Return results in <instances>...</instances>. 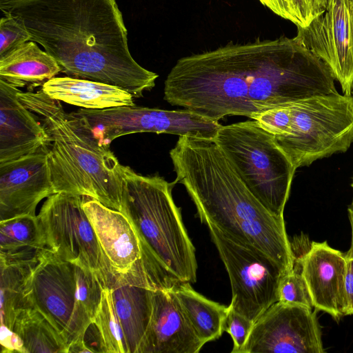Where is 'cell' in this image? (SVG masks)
I'll return each mask as SVG.
<instances>
[{"label": "cell", "instance_id": "cell-1", "mask_svg": "<svg viewBox=\"0 0 353 353\" xmlns=\"http://www.w3.org/2000/svg\"><path fill=\"white\" fill-rule=\"evenodd\" d=\"M329 68L295 36L245 43L179 59L164 83V99L219 121L254 116L316 95L338 92Z\"/></svg>", "mask_w": 353, "mask_h": 353}, {"label": "cell", "instance_id": "cell-2", "mask_svg": "<svg viewBox=\"0 0 353 353\" xmlns=\"http://www.w3.org/2000/svg\"><path fill=\"white\" fill-rule=\"evenodd\" d=\"M0 10L16 18L66 76L119 87L134 98L155 85L159 75L130 52L116 0H0Z\"/></svg>", "mask_w": 353, "mask_h": 353}, {"label": "cell", "instance_id": "cell-3", "mask_svg": "<svg viewBox=\"0 0 353 353\" xmlns=\"http://www.w3.org/2000/svg\"><path fill=\"white\" fill-rule=\"evenodd\" d=\"M170 157L174 183L185 186L201 223L259 250L285 273L293 269L284 218L272 214L250 192L214 140L181 136Z\"/></svg>", "mask_w": 353, "mask_h": 353}, {"label": "cell", "instance_id": "cell-4", "mask_svg": "<svg viewBox=\"0 0 353 353\" xmlns=\"http://www.w3.org/2000/svg\"><path fill=\"white\" fill-rule=\"evenodd\" d=\"M18 97L48 135L46 147L55 192L89 197L123 212V165L110 145H101L79 117L41 90H20Z\"/></svg>", "mask_w": 353, "mask_h": 353}, {"label": "cell", "instance_id": "cell-5", "mask_svg": "<svg viewBox=\"0 0 353 353\" xmlns=\"http://www.w3.org/2000/svg\"><path fill=\"white\" fill-rule=\"evenodd\" d=\"M124 213L140 239L143 265L152 290H171L196 281L195 248L172 198L174 183L143 176L123 165Z\"/></svg>", "mask_w": 353, "mask_h": 353}, {"label": "cell", "instance_id": "cell-6", "mask_svg": "<svg viewBox=\"0 0 353 353\" xmlns=\"http://www.w3.org/2000/svg\"><path fill=\"white\" fill-rule=\"evenodd\" d=\"M252 119L274 137L296 169L353 143V99L339 92L290 102Z\"/></svg>", "mask_w": 353, "mask_h": 353}, {"label": "cell", "instance_id": "cell-7", "mask_svg": "<svg viewBox=\"0 0 353 353\" xmlns=\"http://www.w3.org/2000/svg\"><path fill=\"white\" fill-rule=\"evenodd\" d=\"M105 288L91 270L57 256L48 248L32 267L27 282L32 307L54 326L68 347L93 323Z\"/></svg>", "mask_w": 353, "mask_h": 353}, {"label": "cell", "instance_id": "cell-8", "mask_svg": "<svg viewBox=\"0 0 353 353\" xmlns=\"http://www.w3.org/2000/svg\"><path fill=\"white\" fill-rule=\"evenodd\" d=\"M213 140L250 192L283 217L296 168L274 137L252 119L221 125Z\"/></svg>", "mask_w": 353, "mask_h": 353}, {"label": "cell", "instance_id": "cell-9", "mask_svg": "<svg viewBox=\"0 0 353 353\" xmlns=\"http://www.w3.org/2000/svg\"><path fill=\"white\" fill-rule=\"evenodd\" d=\"M208 227L230 278V305L255 323L279 301V286L285 272L259 250L228 237L212 225Z\"/></svg>", "mask_w": 353, "mask_h": 353}, {"label": "cell", "instance_id": "cell-10", "mask_svg": "<svg viewBox=\"0 0 353 353\" xmlns=\"http://www.w3.org/2000/svg\"><path fill=\"white\" fill-rule=\"evenodd\" d=\"M73 113L83 121L102 145H110L119 137L139 132L213 140L222 125L217 121L187 109L166 110L132 105L102 110L80 108Z\"/></svg>", "mask_w": 353, "mask_h": 353}, {"label": "cell", "instance_id": "cell-11", "mask_svg": "<svg viewBox=\"0 0 353 353\" xmlns=\"http://www.w3.org/2000/svg\"><path fill=\"white\" fill-rule=\"evenodd\" d=\"M82 203L83 196L66 193L47 198L37 215L46 246L61 259L91 270L105 288H111L110 274Z\"/></svg>", "mask_w": 353, "mask_h": 353}, {"label": "cell", "instance_id": "cell-12", "mask_svg": "<svg viewBox=\"0 0 353 353\" xmlns=\"http://www.w3.org/2000/svg\"><path fill=\"white\" fill-rule=\"evenodd\" d=\"M83 208L92 227L110 274L112 286L132 284L150 288L138 233L122 212L83 196Z\"/></svg>", "mask_w": 353, "mask_h": 353}, {"label": "cell", "instance_id": "cell-13", "mask_svg": "<svg viewBox=\"0 0 353 353\" xmlns=\"http://www.w3.org/2000/svg\"><path fill=\"white\" fill-rule=\"evenodd\" d=\"M316 312L275 303L254 323L241 353H324Z\"/></svg>", "mask_w": 353, "mask_h": 353}, {"label": "cell", "instance_id": "cell-14", "mask_svg": "<svg viewBox=\"0 0 353 353\" xmlns=\"http://www.w3.org/2000/svg\"><path fill=\"white\" fill-rule=\"evenodd\" d=\"M329 68L343 94L353 82V0H330L323 12L296 35Z\"/></svg>", "mask_w": 353, "mask_h": 353}, {"label": "cell", "instance_id": "cell-15", "mask_svg": "<svg viewBox=\"0 0 353 353\" xmlns=\"http://www.w3.org/2000/svg\"><path fill=\"white\" fill-rule=\"evenodd\" d=\"M54 194L46 145L33 154L0 164V221L36 216L40 201Z\"/></svg>", "mask_w": 353, "mask_h": 353}, {"label": "cell", "instance_id": "cell-16", "mask_svg": "<svg viewBox=\"0 0 353 353\" xmlns=\"http://www.w3.org/2000/svg\"><path fill=\"white\" fill-rule=\"evenodd\" d=\"M295 259L307 284L313 307L339 321L344 316L346 258L327 241L312 242L309 250Z\"/></svg>", "mask_w": 353, "mask_h": 353}, {"label": "cell", "instance_id": "cell-17", "mask_svg": "<svg viewBox=\"0 0 353 353\" xmlns=\"http://www.w3.org/2000/svg\"><path fill=\"white\" fill-rule=\"evenodd\" d=\"M203 345L173 289L154 290L150 321L139 353H198Z\"/></svg>", "mask_w": 353, "mask_h": 353}, {"label": "cell", "instance_id": "cell-18", "mask_svg": "<svg viewBox=\"0 0 353 353\" xmlns=\"http://www.w3.org/2000/svg\"><path fill=\"white\" fill-rule=\"evenodd\" d=\"M19 90L0 79V164L33 154L48 142L38 117L19 100Z\"/></svg>", "mask_w": 353, "mask_h": 353}, {"label": "cell", "instance_id": "cell-19", "mask_svg": "<svg viewBox=\"0 0 353 353\" xmlns=\"http://www.w3.org/2000/svg\"><path fill=\"white\" fill-rule=\"evenodd\" d=\"M41 90L53 99L83 109L135 105L134 97L119 87L68 76L54 77L45 82Z\"/></svg>", "mask_w": 353, "mask_h": 353}, {"label": "cell", "instance_id": "cell-20", "mask_svg": "<svg viewBox=\"0 0 353 353\" xmlns=\"http://www.w3.org/2000/svg\"><path fill=\"white\" fill-rule=\"evenodd\" d=\"M61 72L51 55L33 41H27L0 57V79L17 88L32 90Z\"/></svg>", "mask_w": 353, "mask_h": 353}, {"label": "cell", "instance_id": "cell-21", "mask_svg": "<svg viewBox=\"0 0 353 353\" xmlns=\"http://www.w3.org/2000/svg\"><path fill=\"white\" fill-rule=\"evenodd\" d=\"M111 290L128 352L139 353L150 321L154 290L132 284H117Z\"/></svg>", "mask_w": 353, "mask_h": 353}, {"label": "cell", "instance_id": "cell-22", "mask_svg": "<svg viewBox=\"0 0 353 353\" xmlns=\"http://www.w3.org/2000/svg\"><path fill=\"white\" fill-rule=\"evenodd\" d=\"M47 248L37 216L0 221V263H36Z\"/></svg>", "mask_w": 353, "mask_h": 353}, {"label": "cell", "instance_id": "cell-23", "mask_svg": "<svg viewBox=\"0 0 353 353\" xmlns=\"http://www.w3.org/2000/svg\"><path fill=\"white\" fill-rule=\"evenodd\" d=\"M189 282L180 283L173 291L195 333L205 344L219 339L230 310L196 292Z\"/></svg>", "mask_w": 353, "mask_h": 353}, {"label": "cell", "instance_id": "cell-24", "mask_svg": "<svg viewBox=\"0 0 353 353\" xmlns=\"http://www.w3.org/2000/svg\"><path fill=\"white\" fill-rule=\"evenodd\" d=\"M13 331L22 341L26 353H68V346L50 322L37 309L23 310Z\"/></svg>", "mask_w": 353, "mask_h": 353}, {"label": "cell", "instance_id": "cell-25", "mask_svg": "<svg viewBox=\"0 0 353 353\" xmlns=\"http://www.w3.org/2000/svg\"><path fill=\"white\" fill-rule=\"evenodd\" d=\"M36 263H0L1 327L13 331L17 315L23 310L32 307L27 294V282Z\"/></svg>", "mask_w": 353, "mask_h": 353}, {"label": "cell", "instance_id": "cell-26", "mask_svg": "<svg viewBox=\"0 0 353 353\" xmlns=\"http://www.w3.org/2000/svg\"><path fill=\"white\" fill-rule=\"evenodd\" d=\"M93 323L100 333L105 353H129L114 306L110 288H103L102 290Z\"/></svg>", "mask_w": 353, "mask_h": 353}, {"label": "cell", "instance_id": "cell-27", "mask_svg": "<svg viewBox=\"0 0 353 353\" xmlns=\"http://www.w3.org/2000/svg\"><path fill=\"white\" fill-rule=\"evenodd\" d=\"M279 301L312 309V302L299 262L295 259L292 270L285 273L279 286Z\"/></svg>", "mask_w": 353, "mask_h": 353}, {"label": "cell", "instance_id": "cell-28", "mask_svg": "<svg viewBox=\"0 0 353 353\" xmlns=\"http://www.w3.org/2000/svg\"><path fill=\"white\" fill-rule=\"evenodd\" d=\"M0 57L30 41L23 26L14 17L4 14L0 20Z\"/></svg>", "mask_w": 353, "mask_h": 353}, {"label": "cell", "instance_id": "cell-29", "mask_svg": "<svg viewBox=\"0 0 353 353\" xmlns=\"http://www.w3.org/2000/svg\"><path fill=\"white\" fill-rule=\"evenodd\" d=\"M254 322L233 310L231 307L225 321L223 330L233 341L232 353H241L250 336Z\"/></svg>", "mask_w": 353, "mask_h": 353}, {"label": "cell", "instance_id": "cell-30", "mask_svg": "<svg viewBox=\"0 0 353 353\" xmlns=\"http://www.w3.org/2000/svg\"><path fill=\"white\" fill-rule=\"evenodd\" d=\"M297 19L296 27H305L325 11L330 0H292Z\"/></svg>", "mask_w": 353, "mask_h": 353}, {"label": "cell", "instance_id": "cell-31", "mask_svg": "<svg viewBox=\"0 0 353 353\" xmlns=\"http://www.w3.org/2000/svg\"><path fill=\"white\" fill-rule=\"evenodd\" d=\"M260 2L270 9L278 16L289 20L297 26V19L295 14L292 0H259Z\"/></svg>", "mask_w": 353, "mask_h": 353}, {"label": "cell", "instance_id": "cell-32", "mask_svg": "<svg viewBox=\"0 0 353 353\" xmlns=\"http://www.w3.org/2000/svg\"><path fill=\"white\" fill-rule=\"evenodd\" d=\"M345 258L344 316L353 315V257Z\"/></svg>", "mask_w": 353, "mask_h": 353}, {"label": "cell", "instance_id": "cell-33", "mask_svg": "<svg viewBox=\"0 0 353 353\" xmlns=\"http://www.w3.org/2000/svg\"><path fill=\"white\" fill-rule=\"evenodd\" d=\"M1 352L26 353L22 341L14 332L6 327H1Z\"/></svg>", "mask_w": 353, "mask_h": 353}, {"label": "cell", "instance_id": "cell-34", "mask_svg": "<svg viewBox=\"0 0 353 353\" xmlns=\"http://www.w3.org/2000/svg\"><path fill=\"white\" fill-rule=\"evenodd\" d=\"M348 218L351 225L352 239L351 245L348 251L345 253V256L353 257V200L347 208Z\"/></svg>", "mask_w": 353, "mask_h": 353}, {"label": "cell", "instance_id": "cell-35", "mask_svg": "<svg viewBox=\"0 0 353 353\" xmlns=\"http://www.w3.org/2000/svg\"><path fill=\"white\" fill-rule=\"evenodd\" d=\"M350 96L352 97L353 99V82H352V87H351V90H350Z\"/></svg>", "mask_w": 353, "mask_h": 353}, {"label": "cell", "instance_id": "cell-36", "mask_svg": "<svg viewBox=\"0 0 353 353\" xmlns=\"http://www.w3.org/2000/svg\"><path fill=\"white\" fill-rule=\"evenodd\" d=\"M352 187L353 188V179H352Z\"/></svg>", "mask_w": 353, "mask_h": 353}]
</instances>
